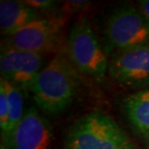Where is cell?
Wrapping results in <instances>:
<instances>
[{"mask_svg": "<svg viewBox=\"0 0 149 149\" xmlns=\"http://www.w3.org/2000/svg\"><path fill=\"white\" fill-rule=\"evenodd\" d=\"M63 149H139L138 144L111 116L91 111L68 127Z\"/></svg>", "mask_w": 149, "mask_h": 149, "instance_id": "7a4b0ae2", "label": "cell"}, {"mask_svg": "<svg viewBox=\"0 0 149 149\" xmlns=\"http://www.w3.org/2000/svg\"><path fill=\"white\" fill-rule=\"evenodd\" d=\"M10 107L5 86L0 81V129H1V144L4 143L9 133Z\"/></svg>", "mask_w": 149, "mask_h": 149, "instance_id": "7c38bea8", "label": "cell"}, {"mask_svg": "<svg viewBox=\"0 0 149 149\" xmlns=\"http://www.w3.org/2000/svg\"><path fill=\"white\" fill-rule=\"evenodd\" d=\"M109 57L116 52L149 43V25L139 8L118 6L106 22L102 40Z\"/></svg>", "mask_w": 149, "mask_h": 149, "instance_id": "277c9868", "label": "cell"}, {"mask_svg": "<svg viewBox=\"0 0 149 149\" xmlns=\"http://www.w3.org/2000/svg\"><path fill=\"white\" fill-rule=\"evenodd\" d=\"M138 8L141 12V14L143 15L144 19H146L149 25V0H141V1H139Z\"/></svg>", "mask_w": 149, "mask_h": 149, "instance_id": "5bb4252c", "label": "cell"}, {"mask_svg": "<svg viewBox=\"0 0 149 149\" xmlns=\"http://www.w3.org/2000/svg\"><path fill=\"white\" fill-rule=\"evenodd\" d=\"M148 149H149V148H148Z\"/></svg>", "mask_w": 149, "mask_h": 149, "instance_id": "2e32d148", "label": "cell"}, {"mask_svg": "<svg viewBox=\"0 0 149 149\" xmlns=\"http://www.w3.org/2000/svg\"><path fill=\"white\" fill-rule=\"evenodd\" d=\"M38 53L16 49L7 44L2 45L0 52V73L1 79L11 81L22 68L31 61Z\"/></svg>", "mask_w": 149, "mask_h": 149, "instance_id": "30bf717a", "label": "cell"}, {"mask_svg": "<svg viewBox=\"0 0 149 149\" xmlns=\"http://www.w3.org/2000/svg\"><path fill=\"white\" fill-rule=\"evenodd\" d=\"M108 74L113 82L124 87L149 88V43L111 54Z\"/></svg>", "mask_w": 149, "mask_h": 149, "instance_id": "5b68a950", "label": "cell"}, {"mask_svg": "<svg viewBox=\"0 0 149 149\" xmlns=\"http://www.w3.org/2000/svg\"><path fill=\"white\" fill-rule=\"evenodd\" d=\"M67 53L74 67L83 76L101 82L108 74L109 57L86 17L77 20L71 28Z\"/></svg>", "mask_w": 149, "mask_h": 149, "instance_id": "3957f363", "label": "cell"}, {"mask_svg": "<svg viewBox=\"0 0 149 149\" xmlns=\"http://www.w3.org/2000/svg\"><path fill=\"white\" fill-rule=\"evenodd\" d=\"M24 2L34 10H36L39 14L45 13L49 15V17H53L52 13H54L56 7L58 6L57 2L50 0H27Z\"/></svg>", "mask_w": 149, "mask_h": 149, "instance_id": "4fadbf2b", "label": "cell"}, {"mask_svg": "<svg viewBox=\"0 0 149 149\" xmlns=\"http://www.w3.org/2000/svg\"><path fill=\"white\" fill-rule=\"evenodd\" d=\"M42 16L24 1L2 0L0 2V29L8 37Z\"/></svg>", "mask_w": 149, "mask_h": 149, "instance_id": "9c48e42d", "label": "cell"}, {"mask_svg": "<svg viewBox=\"0 0 149 149\" xmlns=\"http://www.w3.org/2000/svg\"><path fill=\"white\" fill-rule=\"evenodd\" d=\"M0 81L3 82L5 86L6 92H7V96L9 100V107H10V121H9V133L8 136L6 139L4 143L1 144L4 145L9 139V136L13 131L17 127V125L20 123L22 120L23 116L25 114L24 111V92L22 89L17 87L16 85L12 84L11 82L7 81V80L1 79Z\"/></svg>", "mask_w": 149, "mask_h": 149, "instance_id": "8fae6325", "label": "cell"}, {"mask_svg": "<svg viewBox=\"0 0 149 149\" xmlns=\"http://www.w3.org/2000/svg\"><path fill=\"white\" fill-rule=\"evenodd\" d=\"M88 5L87 1H70L68 2V6L70 7V10L74 12L76 9H82L83 7Z\"/></svg>", "mask_w": 149, "mask_h": 149, "instance_id": "9a60e30c", "label": "cell"}, {"mask_svg": "<svg viewBox=\"0 0 149 149\" xmlns=\"http://www.w3.org/2000/svg\"><path fill=\"white\" fill-rule=\"evenodd\" d=\"M79 73L67 52H56L32 82L29 92L44 114L58 115L72 106L79 88Z\"/></svg>", "mask_w": 149, "mask_h": 149, "instance_id": "6da1fadb", "label": "cell"}, {"mask_svg": "<svg viewBox=\"0 0 149 149\" xmlns=\"http://www.w3.org/2000/svg\"><path fill=\"white\" fill-rule=\"evenodd\" d=\"M131 129L139 138L149 141V88L128 95L121 105Z\"/></svg>", "mask_w": 149, "mask_h": 149, "instance_id": "ba28073f", "label": "cell"}, {"mask_svg": "<svg viewBox=\"0 0 149 149\" xmlns=\"http://www.w3.org/2000/svg\"><path fill=\"white\" fill-rule=\"evenodd\" d=\"M54 133L46 114L31 106L1 149H52Z\"/></svg>", "mask_w": 149, "mask_h": 149, "instance_id": "52a82bcc", "label": "cell"}, {"mask_svg": "<svg viewBox=\"0 0 149 149\" xmlns=\"http://www.w3.org/2000/svg\"><path fill=\"white\" fill-rule=\"evenodd\" d=\"M63 24L64 19L61 17H41L6 37L4 43L16 49L44 55L57 47Z\"/></svg>", "mask_w": 149, "mask_h": 149, "instance_id": "8992f818", "label": "cell"}]
</instances>
